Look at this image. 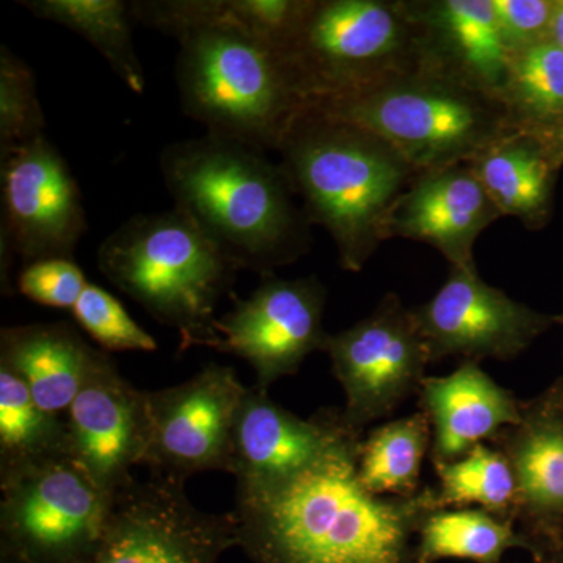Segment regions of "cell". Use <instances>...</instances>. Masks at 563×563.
Masks as SVG:
<instances>
[{"label":"cell","mask_w":563,"mask_h":563,"mask_svg":"<svg viewBox=\"0 0 563 563\" xmlns=\"http://www.w3.org/2000/svg\"><path fill=\"white\" fill-rule=\"evenodd\" d=\"M0 181L2 291L11 295L14 255L24 266L46 258H73L88 225L79 185L46 135L2 158Z\"/></svg>","instance_id":"8fae6325"},{"label":"cell","mask_w":563,"mask_h":563,"mask_svg":"<svg viewBox=\"0 0 563 563\" xmlns=\"http://www.w3.org/2000/svg\"><path fill=\"white\" fill-rule=\"evenodd\" d=\"M351 432L358 431L344 420L343 410L321 409L303 420L254 384L236 415L231 474L239 490L272 487L309 468Z\"/></svg>","instance_id":"2e32d148"},{"label":"cell","mask_w":563,"mask_h":563,"mask_svg":"<svg viewBox=\"0 0 563 563\" xmlns=\"http://www.w3.org/2000/svg\"><path fill=\"white\" fill-rule=\"evenodd\" d=\"M432 429L418 410L377 426L363 435L357 473L366 490L377 496H412L421 490L422 462L431 453Z\"/></svg>","instance_id":"d4e9b609"},{"label":"cell","mask_w":563,"mask_h":563,"mask_svg":"<svg viewBox=\"0 0 563 563\" xmlns=\"http://www.w3.org/2000/svg\"><path fill=\"white\" fill-rule=\"evenodd\" d=\"M46 120L31 66L0 47V161L18 147L46 135Z\"/></svg>","instance_id":"f1b7e54d"},{"label":"cell","mask_w":563,"mask_h":563,"mask_svg":"<svg viewBox=\"0 0 563 563\" xmlns=\"http://www.w3.org/2000/svg\"><path fill=\"white\" fill-rule=\"evenodd\" d=\"M247 387L231 366H206L191 379L146 391L150 442L143 466L187 481L232 468L236 415Z\"/></svg>","instance_id":"7c38bea8"},{"label":"cell","mask_w":563,"mask_h":563,"mask_svg":"<svg viewBox=\"0 0 563 563\" xmlns=\"http://www.w3.org/2000/svg\"><path fill=\"white\" fill-rule=\"evenodd\" d=\"M0 547L32 563H79L113 501L70 454L0 474Z\"/></svg>","instance_id":"ba28073f"},{"label":"cell","mask_w":563,"mask_h":563,"mask_svg":"<svg viewBox=\"0 0 563 563\" xmlns=\"http://www.w3.org/2000/svg\"><path fill=\"white\" fill-rule=\"evenodd\" d=\"M181 110L207 133L255 150H279L306 107L287 62L231 25L196 29L177 40Z\"/></svg>","instance_id":"8992f818"},{"label":"cell","mask_w":563,"mask_h":563,"mask_svg":"<svg viewBox=\"0 0 563 563\" xmlns=\"http://www.w3.org/2000/svg\"><path fill=\"white\" fill-rule=\"evenodd\" d=\"M69 454L114 495L143 466L150 442L146 391L133 387L106 351L68 409Z\"/></svg>","instance_id":"9a60e30c"},{"label":"cell","mask_w":563,"mask_h":563,"mask_svg":"<svg viewBox=\"0 0 563 563\" xmlns=\"http://www.w3.org/2000/svg\"><path fill=\"white\" fill-rule=\"evenodd\" d=\"M74 318L102 351L154 352L157 342L136 324L122 303L109 291L88 282L73 309Z\"/></svg>","instance_id":"f546056e"},{"label":"cell","mask_w":563,"mask_h":563,"mask_svg":"<svg viewBox=\"0 0 563 563\" xmlns=\"http://www.w3.org/2000/svg\"><path fill=\"white\" fill-rule=\"evenodd\" d=\"M503 214L468 163L421 173L388 221V239L431 244L451 268L477 272L474 243Z\"/></svg>","instance_id":"ac0fdd59"},{"label":"cell","mask_w":563,"mask_h":563,"mask_svg":"<svg viewBox=\"0 0 563 563\" xmlns=\"http://www.w3.org/2000/svg\"><path fill=\"white\" fill-rule=\"evenodd\" d=\"M558 2L551 0H493L504 47L512 55L551 40Z\"/></svg>","instance_id":"1f68e13d"},{"label":"cell","mask_w":563,"mask_h":563,"mask_svg":"<svg viewBox=\"0 0 563 563\" xmlns=\"http://www.w3.org/2000/svg\"><path fill=\"white\" fill-rule=\"evenodd\" d=\"M551 41L563 47V2H558L553 20V29H551Z\"/></svg>","instance_id":"e575fe53"},{"label":"cell","mask_w":563,"mask_h":563,"mask_svg":"<svg viewBox=\"0 0 563 563\" xmlns=\"http://www.w3.org/2000/svg\"><path fill=\"white\" fill-rule=\"evenodd\" d=\"M558 155L537 133H506L468 162L499 213L529 225L542 221L550 207Z\"/></svg>","instance_id":"7402d4cb"},{"label":"cell","mask_w":563,"mask_h":563,"mask_svg":"<svg viewBox=\"0 0 563 563\" xmlns=\"http://www.w3.org/2000/svg\"><path fill=\"white\" fill-rule=\"evenodd\" d=\"M161 169L174 209L236 269L272 276L309 251L310 222L265 151L207 133L166 146Z\"/></svg>","instance_id":"7a4b0ae2"},{"label":"cell","mask_w":563,"mask_h":563,"mask_svg":"<svg viewBox=\"0 0 563 563\" xmlns=\"http://www.w3.org/2000/svg\"><path fill=\"white\" fill-rule=\"evenodd\" d=\"M325 288L317 277L279 279L265 276L247 299H239L218 318L217 351L243 358L265 390L282 377L299 372L314 351H324Z\"/></svg>","instance_id":"5bb4252c"},{"label":"cell","mask_w":563,"mask_h":563,"mask_svg":"<svg viewBox=\"0 0 563 563\" xmlns=\"http://www.w3.org/2000/svg\"><path fill=\"white\" fill-rule=\"evenodd\" d=\"M365 433L351 432L291 479L239 490V548L254 563H420L422 521L442 509L435 488L377 496L357 473Z\"/></svg>","instance_id":"6da1fadb"},{"label":"cell","mask_w":563,"mask_h":563,"mask_svg":"<svg viewBox=\"0 0 563 563\" xmlns=\"http://www.w3.org/2000/svg\"><path fill=\"white\" fill-rule=\"evenodd\" d=\"M412 310L432 363L514 361L562 322L515 301L479 273L459 268H451L440 290Z\"/></svg>","instance_id":"4fadbf2b"},{"label":"cell","mask_w":563,"mask_h":563,"mask_svg":"<svg viewBox=\"0 0 563 563\" xmlns=\"http://www.w3.org/2000/svg\"><path fill=\"white\" fill-rule=\"evenodd\" d=\"M187 481L150 473L113 495L106 528L79 563H218L239 547L235 515L198 509Z\"/></svg>","instance_id":"9c48e42d"},{"label":"cell","mask_w":563,"mask_h":563,"mask_svg":"<svg viewBox=\"0 0 563 563\" xmlns=\"http://www.w3.org/2000/svg\"><path fill=\"white\" fill-rule=\"evenodd\" d=\"M98 266L152 318L176 329L180 351L217 350V306L239 269L179 210L125 221L99 246Z\"/></svg>","instance_id":"277c9868"},{"label":"cell","mask_w":563,"mask_h":563,"mask_svg":"<svg viewBox=\"0 0 563 563\" xmlns=\"http://www.w3.org/2000/svg\"><path fill=\"white\" fill-rule=\"evenodd\" d=\"M69 454L60 415L41 409L24 380L0 365V474Z\"/></svg>","instance_id":"484cf974"},{"label":"cell","mask_w":563,"mask_h":563,"mask_svg":"<svg viewBox=\"0 0 563 563\" xmlns=\"http://www.w3.org/2000/svg\"><path fill=\"white\" fill-rule=\"evenodd\" d=\"M0 563H32L22 555L13 553V551L7 550V548L0 547Z\"/></svg>","instance_id":"d590c367"},{"label":"cell","mask_w":563,"mask_h":563,"mask_svg":"<svg viewBox=\"0 0 563 563\" xmlns=\"http://www.w3.org/2000/svg\"><path fill=\"white\" fill-rule=\"evenodd\" d=\"M444 507H479L514 520L517 484L506 455L490 443H481L457 461L433 465ZM515 521V520H514Z\"/></svg>","instance_id":"83f0119b"},{"label":"cell","mask_w":563,"mask_h":563,"mask_svg":"<svg viewBox=\"0 0 563 563\" xmlns=\"http://www.w3.org/2000/svg\"><path fill=\"white\" fill-rule=\"evenodd\" d=\"M417 29L420 66L501 99L510 55L493 0L401 2Z\"/></svg>","instance_id":"d6986e66"},{"label":"cell","mask_w":563,"mask_h":563,"mask_svg":"<svg viewBox=\"0 0 563 563\" xmlns=\"http://www.w3.org/2000/svg\"><path fill=\"white\" fill-rule=\"evenodd\" d=\"M540 136L550 144L551 150L554 151L558 158L563 157V120L559 121L551 131Z\"/></svg>","instance_id":"836d02e7"},{"label":"cell","mask_w":563,"mask_h":563,"mask_svg":"<svg viewBox=\"0 0 563 563\" xmlns=\"http://www.w3.org/2000/svg\"><path fill=\"white\" fill-rule=\"evenodd\" d=\"M280 55L306 106L420 66L413 22L383 0H310Z\"/></svg>","instance_id":"52a82bcc"},{"label":"cell","mask_w":563,"mask_h":563,"mask_svg":"<svg viewBox=\"0 0 563 563\" xmlns=\"http://www.w3.org/2000/svg\"><path fill=\"white\" fill-rule=\"evenodd\" d=\"M562 324H563V317H562Z\"/></svg>","instance_id":"8d00e7d4"},{"label":"cell","mask_w":563,"mask_h":563,"mask_svg":"<svg viewBox=\"0 0 563 563\" xmlns=\"http://www.w3.org/2000/svg\"><path fill=\"white\" fill-rule=\"evenodd\" d=\"M38 20L54 22L77 33L106 58L129 90L146 88L143 66L132 36L131 5L122 0H21Z\"/></svg>","instance_id":"cb8c5ba5"},{"label":"cell","mask_w":563,"mask_h":563,"mask_svg":"<svg viewBox=\"0 0 563 563\" xmlns=\"http://www.w3.org/2000/svg\"><path fill=\"white\" fill-rule=\"evenodd\" d=\"M490 444L512 468L514 520L540 555L563 532V377L521 401L520 421L503 429Z\"/></svg>","instance_id":"e0dca14e"},{"label":"cell","mask_w":563,"mask_h":563,"mask_svg":"<svg viewBox=\"0 0 563 563\" xmlns=\"http://www.w3.org/2000/svg\"><path fill=\"white\" fill-rule=\"evenodd\" d=\"M324 352L343 388L344 420L358 432L418 395L432 363L413 310L395 292L346 331L329 333Z\"/></svg>","instance_id":"30bf717a"},{"label":"cell","mask_w":563,"mask_h":563,"mask_svg":"<svg viewBox=\"0 0 563 563\" xmlns=\"http://www.w3.org/2000/svg\"><path fill=\"white\" fill-rule=\"evenodd\" d=\"M16 285L22 296L40 306L73 310L88 280L73 258H46L25 265Z\"/></svg>","instance_id":"4dcf8cb0"},{"label":"cell","mask_w":563,"mask_h":563,"mask_svg":"<svg viewBox=\"0 0 563 563\" xmlns=\"http://www.w3.org/2000/svg\"><path fill=\"white\" fill-rule=\"evenodd\" d=\"M277 151L307 220L332 236L343 269L362 272L388 240L393 209L421 173L374 133L309 107Z\"/></svg>","instance_id":"3957f363"},{"label":"cell","mask_w":563,"mask_h":563,"mask_svg":"<svg viewBox=\"0 0 563 563\" xmlns=\"http://www.w3.org/2000/svg\"><path fill=\"white\" fill-rule=\"evenodd\" d=\"M510 550H523L531 559L539 554L536 543L510 518L479 507H444L422 521L417 536L420 563L468 561L501 563Z\"/></svg>","instance_id":"603a6c76"},{"label":"cell","mask_w":563,"mask_h":563,"mask_svg":"<svg viewBox=\"0 0 563 563\" xmlns=\"http://www.w3.org/2000/svg\"><path fill=\"white\" fill-rule=\"evenodd\" d=\"M531 563H563V532L553 543L543 548L540 555L531 559Z\"/></svg>","instance_id":"d6a6232c"},{"label":"cell","mask_w":563,"mask_h":563,"mask_svg":"<svg viewBox=\"0 0 563 563\" xmlns=\"http://www.w3.org/2000/svg\"><path fill=\"white\" fill-rule=\"evenodd\" d=\"M306 107L374 133L420 173L472 162L517 129L501 99L422 66Z\"/></svg>","instance_id":"5b68a950"},{"label":"cell","mask_w":563,"mask_h":563,"mask_svg":"<svg viewBox=\"0 0 563 563\" xmlns=\"http://www.w3.org/2000/svg\"><path fill=\"white\" fill-rule=\"evenodd\" d=\"M418 401L432 429V465L457 461L521 418V399L479 362H462L448 376H426Z\"/></svg>","instance_id":"ffe728a7"},{"label":"cell","mask_w":563,"mask_h":563,"mask_svg":"<svg viewBox=\"0 0 563 563\" xmlns=\"http://www.w3.org/2000/svg\"><path fill=\"white\" fill-rule=\"evenodd\" d=\"M501 101L520 131H551L563 120V47L550 40L512 55Z\"/></svg>","instance_id":"4316f807"},{"label":"cell","mask_w":563,"mask_h":563,"mask_svg":"<svg viewBox=\"0 0 563 563\" xmlns=\"http://www.w3.org/2000/svg\"><path fill=\"white\" fill-rule=\"evenodd\" d=\"M102 350L66 322L13 325L0 332V365L24 380L41 409L68 412Z\"/></svg>","instance_id":"44dd1931"}]
</instances>
